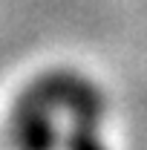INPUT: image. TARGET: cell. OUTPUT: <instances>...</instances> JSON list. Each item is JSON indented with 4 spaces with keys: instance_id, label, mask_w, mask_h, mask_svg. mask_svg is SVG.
<instances>
[{
    "instance_id": "1",
    "label": "cell",
    "mask_w": 147,
    "mask_h": 150,
    "mask_svg": "<svg viewBox=\"0 0 147 150\" xmlns=\"http://www.w3.org/2000/svg\"><path fill=\"white\" fill-rule=\"evenodd\" d=\"M104 127V95L75 72H46L29 81L9 115L18 150H107Z\"/></svg>"
}]
</instances>
